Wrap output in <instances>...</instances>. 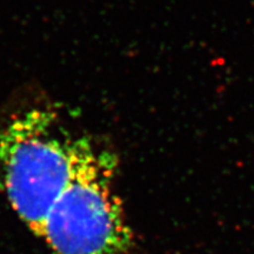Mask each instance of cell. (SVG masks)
Listing matches in <instances>:
<instances>
[{
	"mask_svg": "<svg viewBox=\"0 0 254 254\" xmlns=\"http://www.w3.org/2000/svg\"><path fill=\"white\" fill-rule=\"evenodd\" d=\"M117 159L84 135L68 185L41 237L55 254H127L133 236L113 178Z\"/></svg>",
	"mask_w": 254,
	"mask_h": 254,
	"instance_id": "cell-2",
	"label": "cell"
},
{
	"mask_svg": "<svg viewBox=\"0 0 254 254\" xmlns=\"http://www.w3.org/2000/svg\"><path fill=\"white\" fill-rule=\"evenodd\" d=\"M84 135H74L58 113L30 107L0 128V172L9 204L38 237L51 208L71 180Z\"/></svg>",
	"mask_w": 254,
	"mask_h": 254,
	"instance_id": "cell-1",
	"label": "cell"
}]
</instances>
